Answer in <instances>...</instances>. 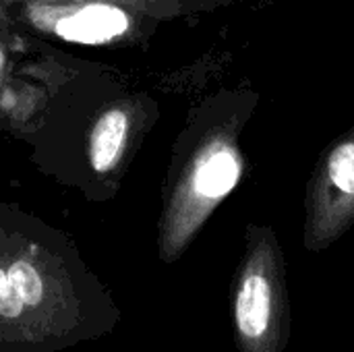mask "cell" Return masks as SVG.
I'll return each instance as SVG.
<instances>
[{"label": "cell", "mask_w": 354, "mask_h": 352, "mask_svg": "<svg viewBox=\"0 0 354 352\" xmlns=\"http://www.w3.org/2000/svg\"><path fill=\"white\" fill-rule=\"evenodd\" d=\"M0 60H2V56H0Z\"/></svg>", "instance_id": "cell-7"}, {"label": "cell", "mask_w": 354, "mask_h": 352, "mask_svg": "<svg viewBox=\"0 0 354 352\" xmlns=\"http://www.w3.org/2000/svg\"><path fill=\"white\" fill-rule=\"evenodd\" d=\"M354 226V129L334 139L319 156L305 195L303 243L326 251Z\"/></svg>", "instance_id": "cell-3"}, {"label": "cell", "mask_w": 354, "mask_h": 352, "mask_svg": "<svg viewBox=\"0 0 354 352\" xmlns=\"http://www.w3.org/2000/svg\"><path fill=\"white\" fill-rule=\"evenodd\" d=\"M129 135V116L122 110H110L106 112L97 124L93 127L91 133V145H89V156H91V166L97 172H106L114 168L118 162L124 141Z\"/></svg>", "instance_id": "cell-5"}, {"label": "cell", "mask_w": 354, "mask_h": 352, "mask_svg": "<svg viewBox=\"0 0 354 352\" xmlns=\"http://www.w3.org/2000/svg\"><path fill=\"white\" fill-rule=\"evenodd\" d=\"M232 326L239 352H286L290 301L286 263L276 232L249 224L232 282Z\"/></svg>", "instance_id": "cell-1"}, {"label": "cell", "mask_w": 354, "mask_h": 352, "mask_svg": "<svg viewBox=\"0 0 354 352\" xmlns=\"http://www.w3.org/2000/svg\"><path fill=\"white\" fill-rule=\"evenodd\" d=\"M75 2H81V0H75Z\"/></svg>", "instance_id": "cell-6"}, {"label": "cell", "mask_w": 354, "mask_h": 352, "mask_svg": "<svg viewBox=\"0 0 354 352\" xmlns=\"http://www.w3.org/2000/svg\"><path fill=\"white\" fill-rule=\"evenodd\" d=\"M245 158L234 127H214L195 147L174 191L162 234V257L183 255L209 216L239 187Z\"/></svg>", "instance_id": "cell-2"}, {"label": "cell", "mask_w": 354, "mask_h": 352, "mask_svg": "<svg viewBox=\"0 0 354 352\" xmlns=\"http://www.w3.org/2000/svg\"><path fill=\"white\" fill-rule=\"evenodd\" d=\"M129 29V17L108 4L85 6L56 23V33L62 39L79 44H106Z\"/></svg>", "instance_id": "cell-4"}]
</instances>
